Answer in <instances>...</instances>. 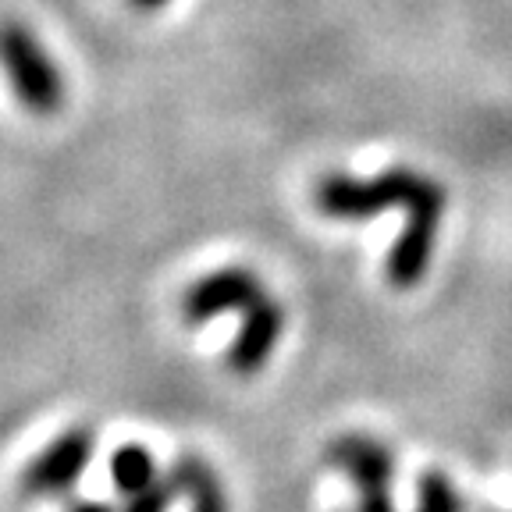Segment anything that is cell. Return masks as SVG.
Segmentation results:
<instances>
[{
  "mask_svg": "<svg viewBox=\"0 0 512 512\" xmlns=\"http://www.w3.org/2000/svg\"><path fill=\"white\" fill-rule=\"evenodd\" d=\"M328 463L342 470L356 488V505L349 512H395V456L384 441L370 434H342L331 441Z\"/></svg>",
  "mask_w": 512,
  "mask_h": 512,
  "instance_id": "cell-3",
  "label": "cell"
},
{
  "mask_svg": "<svg viewBox=\"0 0 512 512\" xmlns=\"http://www.w3.org/2000/svg\"><path fill=\"white\" fill-rule=\"evenodd\" d=\"M264 296V285L246 267H217V271L196 278L182 292V317L185 324H210L228 313H246L256 299Z\"/></svg>",
  "mask_w": 512,
  "mask_h": 512,
  "instance_id": "cell-5",
  "label": "cell"
},
{
  "mask_svg": "<svg viewBox=\"0 0 512 512\" xmlns=\"http://www.w3.org/2000/svg\"><path fill=\"white\" fill-rule=\"evenodd\" d=\"M96 452V434L89 427L75 424L64 434H57L40 456L25 463L18 488L25 498H61L79 484L86 466L93 463Z\"/></svg>",
  "mask_w": 512,
  "mask_h": 512,
  "instance_id": "cell-4",
  "label": "cell"
},
{
  "mask_svg": "<svg viewBox=\"0 0 512 512\" xmlns=\"http://www.w3.org/2000/svg\"><path fill=\"white\" fill-rule=\"evenodd\" d=\"M168 480L175 484L178 495L189 498V512H232V502L224 495L221 477L214 466L196 452H185L171 463Z\"/></svg>",
  "mask_w": 512,
  "mask_h": 512,
  "instance_id": "cell-7",
  "label": "cell"
},
{
  "mask_svg": "<svg viewBox=\"0 0 512 512\" xmlns=\"http://www.w3.org/2000/svg\"><path fill=\"white\" fill-rule=\"evenodd\" d=\"M313 203L331 221H367L384 210H402L406 221L413 217L445 214V189L431 175L413 168H388L377 178H352L345 171H331L313 189Z\"/></svg>",
  "mask_w": 512,
  "mask_h": 512,
  "instance_id": "cell-1",
  "label": "cell"
},
{
  "mask_svg": "<svg viewBox=\"0 0 512 512\" xmlns=\"http://www.w3.org/2000/svg\"><path fill=\"white\" fill-rule=\"evenodd\" d=\"M68 512H114V509L107 502H72Z\"/></svg>",
  "mask_w": 512,
  "mask_h": 512,
  "instance_id": "cell-11",
  "label": "cell"
},
{
  "mask_svg": "<svg viewBox=\"0 0 512 512\" xmlns=\"http://www.w3.org/2000/svg\"><path fill=\"white\" fill-rule=\"evenodd\" d=\"M171 0H132V8L139 11H160V8H168Z\"/></svg>",
  "mask_w": 512,
  "mask_h": 512,
  "instance_id": "cell-12",
  "label": "cell"
},
{
  "mask_svg": "<svg viewBox=\"0 0 512 512\" xmlns=\"http://www.w3.org/2000/svg\"><path fill=\"white\" fill-rule=\"evenodd\" d=\"M111 480L125 498L139 495V491H146L150 484H157L160 473H157V463H153V452L146 445H136V441L121 445L111 456Z\"/></svg>",
  "mask_w": 512,
  "mask_h": 512,
  "instance_id": "cell-8",
  "label": "cell"
},
{
  "mask_svg": "<svg viewBox=\"0 0 512 512\" xmlns=\"http://www.w3.org/2000/svg\"><path fill=\"white\" fill-rule=\"evenodd\" d=\"M0 68L25 111L50 118L64 107V72L47 54L36 32L22 22L0 25Z\"/></svg>",
  "mask_w": 512,
  "mask_h": 512,
  "instance_id": "cell-2",
  "label": "cell"
},
{
  "mask_svg": "<svg viewBox=\"0 0 512 512\" xmlns=\"http://www.w3.org/2000/svg\"><path fill=\"white\" fill-rule=\"evenodd\" d=\"M175 498H178L175 484H171L168 477H160L157 484H150L146 491H139V495L128 498L125 512H168Z\"/></svg>",
  "mask_w": 512,
  "mask_h": 512,
  "instance_id": "cell-10",
  "label": "cell"
},
{
  "mask_svg": "<svg viewBox=\"0 0 512 512\" xmlns=\"http://www.w3.org/2000/svg\"><path fill=\"white\" fill-rule=\"evenodd\" d=\"M413 512H466V498L441 470H427L416 480V509Z\"/></svg>",
  "mask_w": 512,
  "mask_h": 512,
  "instance_id": "cell-9",
  "label": "cell"
},
{
  "mask_svg": "<svg viewBox=\"0 0 512 512\" xmlns=\"http://www.w3.org/2000/svg\"><path fill=\"white\" fill-rule=\"evenodd\" d=\"M281 331H285V310H281L278 299H271L264 292L242 313V328L235 335L232 349H228V367L239 377H253L256 370H264V363L278 349Z\"/></svg>",
  "mask_w": 512,
  "mask_h": 512,
  "instance_id": "cell-6",
  "label": "cell"
}]
</instances>
